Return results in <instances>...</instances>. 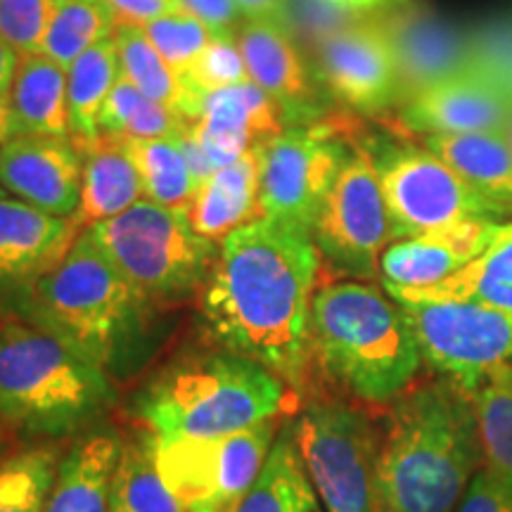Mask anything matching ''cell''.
Wrapping results in <instances>:
<instances>
[{"label": "cell", "mask_w": 512, "mask_h": 512, "mask_svg": "<svg viewBox=\"0 0 512 512\" xmlns=\"http://www.w3.org/2000/svg\"><path fill=\"white\" fill-rule=\"evenodd\" d=\"M320 264L311 233L261 216L221 242L200 292L214 342L271 370L299 401L311 389L309 320Z\"/></svg>", "instance_id": "obj_1"}, {"label": "cell", "mask_w": 512, "mask_h": 512, "mask_svg": "<svg viewBox=\"0 0 512 512\" xmlns=\"http://www.w3.org/2000/svg\"><path fill=\"white\" fill-rule=\"evenodd\" d=\"M155 304L107 259L91 228L36 287L24 323L50 332L114 380L138 375L162 344Z\"/></svg>", "instance_id": "obj_2"}, {"label": "cell", "mask_w": 512, "mask_h": 512, "mask_svg": "<svg viewBox=\"0 0 512 512\" xmlns=\"http://www.w3.org/2000/svg\"><path fill=\"white\" fill-rule=\"evenodd\" d=\"M482 465L475 408L456 384L415 382L384 411L377 448L384 512H453Z\"/></svg>", "instance_id": "obj_3"}, {"label": "cell", "mask_w": 512, "mask_h": 512, "mask_svg": "<svg viewBox=\"0 0 512 512\" xmlns=\"http://www.w3.org/2000/svg\"><path fill=\"white\" fill-rule=\"evenodd\" d=\"M311 363L342 396L384 406L418 382V342L399 302L370 280H330L311 302Z\"/></svg>", "instance_id": "obj_4"}, {"label": "cell", "mask_w": 512, "mask_h": 512, "mask_svg": "<svg viewBox=\"0 0 512 512\" xmlns=\"http://www.w3.org/2000/svg\"><path fill=\"white\" fill-rule=\"evenodd\" d=\"M297 394L271 370L228 349L181 354L147 380L131 411L155 437H223L290 413Z\"/></svg>", "instance_id": "obj_5"}, {"label": "cell", "mask_w": 512, "mask_h": 512, "mask_svg": "<svg viewBox=\"0 0 512 512\" xmlns=\"http://www.w3.org/2000/svg\"><path fill=\"white\" fill-rule=\"evenodd\" d=\"M117 384L50 332L0 320V422L24 439H64L117 403Z\"/></svg>", "instance_id": "obj_6"}, {"label": "cell", "mask_w": 512, "mask_h": 512, "mask_svg": "<svg viewBox=\"0 0 512 512\" xmlns=\"http://www.w3.org/2000/svg\"><path fill=\"white\" fill-rule=\"evenodd\" d=\"M91 233L119 273L157 309L200 297L221 242L202 238L183 209L140 200Z\"/></svg>", "instance_id": "obj_7"}, {"label": "cell", "mask_w": 512, "mask_h": 512, "mask_svg": "<svg viewBox=\"0 0 512 512\" xmlns=\"http://www.w3.org/2000/svg\"><path fill=\"white\" fill-rule=\"evenodd\" d=\"M290 430L325 512H384L377 484L380 430L366 408L316 396Z\"/></svg>", "instance_id": "obj_8"}, {"label": "cell", "mask_w": 512, "mask_h": 512, "mask_svg": "<svg viewBox=\"0 0 512 512\" xmlns=\"http://www.w3.org/2000/svg\"><path fill=\"white\" fill-rule=\"evenodd\" d=\"M280 434L268 418L223 437H155L157 470L185 512H230L252 489Z\"/></svg>", "instance_id": "obj_9"}, {"label": "cell", "mask_w": 512, "mask_h": 512, "mask_svg": "<svg viewBox=\"0 0 512 512\" xmlns=\"http://www.w3.org/2000/svg\"><path fill=\"white\" fill-rule=\"evenodd\" d=\"M392 219L394 240L470 221H503L425 145H368Z\"/></svg>", "instance_id": "obj_10"}, {"label": "cell", "mask_w": 512, "mask_h": 512, "mask_svg": "<svg viewBox=\"0 0 512 512\" xmlns=\"http://www.w3.org/2000/svg\"><path fill=\"white\" fill-rule=\"evenodd\" d=\"M311 238L320 261L335 275L373 280L394 228L368 145H351L325 197Z\"/></svg>", "instance_id": "obj_11"}, {"label": "cell", "mask_w": 512, "mask_h": 512, "mask_svg": "<svg viewBox=\"0 0 512 512\" xmlns=\"http://www.w3.org/2000/svg\"><path fill=\"white\" fill-rule=\"evenodd\" d=\"M349 147L339 126L325 119L287 126L254 147L261 216L311 233Z\"/></svg>", "instance_id": "obj_12"}, {"label": "cell", "mask_w": 512, "mask_h": 512, "mask_svg": "<svg viewBox=\"0 0 512 512\" xmlns=\"http://www.w3.org/2000/svg\"><path fill=\"white\" fill-rule=\"evenodd\" d=\"M422 363L470 396L491 368L512 363V318L458 299L399 302Z\"/></svg>", "instance_id": "obj_13"}, {"label": "cell", "mask_w": 512, "mask_h": 512, "mask_svg": "<svg viewBox=\"0 0 512 512\" xmlns=\"http://www.w3.org/2000/svg\"><path fill=\"white\" fill-rule=\"evenodd\" d=\"M316 79L323 91L361 114L399 105V76L375 10L358 15L316 43Z\"/></svg>", "instance_id": "obj_14"}, {"label": "cell", "mask_w": 512, "mask_h": 512, "mask_svg": "<svg viewBox=\"0 0 512 512\" xmlns=\"http://www.w3.org/2000/svg\"><path fill=\"white\" fill-rule=\"evenodd\" d=\"M375 15L394 53L399 107L472 67L470 31L448 22L427 5L394 0L377 8Z\"/></svg>", "instance_id": "obj_15"}, {"label": "cell", "mask_w": 512, "mask_h": 512, "mask_svg": "<svg viewBox=\"0 0 512 512\" xmlns=\"http://www.w3.org/2000/svg\"><path fill=\"white\" fill-rule=\"evenodd\" d=\"M81 233L74 219L0 197V320H24L31 297Z\"/></svg>", "instance_id": "obj_16"}, {"label": "cell", "mask_w": 512, "mask_h": 512, "mask_svg": "<svg viewBox=\"0 0 512 512\" xmlns=\"http://www.w3.org/2000/svg\"><path fill=\"white\" fill-rule=\"evenodd\" d=\"M247 74L278 102L287 126L313 124L325 114V98L292 31L280 19H242L235 34Z\"/></svg>", "instance_id": "obj_17"}, {"label": "cell", "mask_w": 512, "mask_h": 512, "mask_svg": "<svg viewBox=\"0 0 512 512\" xmlns=\"http://www.w3.org/2000/svg\"><path fill=\"white\" fill-rule=\"evenodd\" d=\"M81 174V152L69 136L19 133L0 143V188L46 214L74 219Z\"/></svg>", "instance_id": "obj_18"}, {"label": "cell", "mask_w": 512, "mask_h": 512, "mask_svg": "<svg viewBox=\"0 0 512 512\" xmlns=\"http://www.w3.org/2000/svg\"><path fill=\"white\" fill-rule=\"evenodd\" d=\"M285 128L287 121L278 102L252 79L202 95L197 119L190 121L192 136L214 174Z\"/></svg>", "instance_id": "obj_19"}, {"label": "cell", "mask_w": 512, "mask_h": 512, "mask_svg": "<svg viewBox=\"0 0 512 512\" xmlns=\"http://www.w3.org/2000/svg\"><path fill=\"white\" fill-rule=\"evenodd\" d=\"M401 124L422 136L503 133L512 117V95L475 69L427 88L401 105Z\"/></svg>", "instance_id": "obj_20"}, {"label": "cell", "mask_w": 512, "mask_h": 512, "mask_svg": "<svg viewBox=\"0 0 512 512\" xmlns=\"http://www.w3.org/2000/svg\"><path fill=\"white\" fill-rule=\"evenodd\" d=\"M503 221H470L394 240L380 259L384 290H427L477 259Z\"/></svg>", "instance_id": "obj_21"}, {"label": "cell", "mask_w": 512, "mask_h": 512, "mask_svg": "<svg viewBox=\"0 0 512 512\" xmlns=\"http://www.w3.org/2000/svg\"><path fill=\"white\" fill-rule=\"evenodd\" d=\"M124 439L95 430L64 453L50 489L46 512H110L112 486Z\"/></svg>", "instance_id": "obj_22"}, {"label": "cell", "mask_w": 512, "mask_h": 512, "mask_svg": "<svg viewBox=\"0 0 512 512\" xmlns=\"http://www.w3.org/2000/svg\"><path fill=\"white\" fill-rule=\"evenodd\" d=\"M83 159L81 200L74 221L81 230L124 214L145 197L138 169L124 140L100 133L98 140L79 147Z\"/></svg>", "instance_id": "obj_23"}, {"label": "cell", "mask_w": 512, "mask_h": 512, "mask_svg": "<svg viewBox=\"0 0 512 512\" xmlns=\"http://www.w3.org/2000/svg\"><path fill=\"white\" fill-rule=\"evenodd\" d=\"M185 214L195 233L214 242H223L233 230L261 219L256 152H245L238 162L209 176L197 188Z\"/></svg>", "instance_id": "obj_24"}, {"label": "cell", "mask_w": 512, "mask_h": 512, "mask_svg": "<svg viewBox=\"0 0 512 512\" xmlns=\"http://www.w3.org/2000/svg\"><path fill=\"white\" fill-rule=\"evenodd\" d=\"M425 147L444 159L501 219L512 216V147L503 133L425 136Z\"/></svg>", "instance_id": "obj_25"}, {"label": "cell", "mask_w": 512, "mask_h": 512, "mask_svg": "<svg viewBox=\"0 0 512 512\" xmlns=\"http://www.w3.org/2000/svg\"><path fill=\"white\" fill-rule=\"evenodd\" d=\"M394 302L411 299H458L482 304L512 318V221H503L484 252L463 271L427 290H384Z\"/></svg>", "instance_id": "obj_26"}, {"label": "cell", "mask_w": 512, "mask_h": 512, "mask_svg": "<svg viewBox=\"0 0 512 512\" xmlns=\"http://www.w3.org/2000/svg\"><path fill=\"white\" fill-rule=\"evenodd\" d=\"M19 133L27 136H69L67 69L43 53L19 55L8 88Z\"/></svg>", "instance_id": "obj_27"}, {"label": "cell", "mask_w": 512, "mask_h": 512, "mask_svg": "<svg viewBox=\"0 0 512 512\" xmlns=\"http://www.w3.org/2000/svg\"><path fill=\"white\" fill-rule=\"evenodd\" d=\"M114 43H117L121 76H126L133 86H138L147 98L169 107L171 112H176L185 121L197 119L202 100L190 91L183 76L152 46L143 27L117 24Z\"/></svg>", "instance_id": "obj_28"}, {"label": "cell", "mask_w": 512, "mask_h": 512, "mask_svg": "<svg viewBox=\"0 0 512 512\" xmlns=\"http://www.w3.org/2000/svg\"><path fill=\"white\" fill-rule=\"evenodd\" d=\"M230 512H325L290 427L278 434L261 475Z\"/></svg>", "instance_id": "obj_29"}, {"label": "cell", "mask_w": 512, "mask_h": 512, "mask_svg": "<svg viewBox=\"0 0 512 512\" xmlns=\"http://www.w3.org/2000/svg\"><path fill=\"white\" fill-rule=\"evenodd\" d=\"M119 57L114 36L88 48L67 69L69 138L76 147L100 138V112L119 79Z\"/></svg>", "instance_id": "obj_30"}, {"label": "cell", "mask_w": 512, "mask_h": 512, "mask_svg": "<svg viewBox=\"0 0 512 512\" xmlns=\"http://www.w3.org/2000/svg\"><path fill=\"white\" fill-rule=\"evenodd\" d=\"M136 164L145 200L171 209H188L200 185L192 176L178 136L171 138H121Z\"/></svg>", "instance_id": "obj_31"}, {"label": "cell", "mask_w": 512, "mask_h": 512, "mask_svg": "<svg viewBox=\"0 0 512 512\" xmlns=\"http://www.w3.org/2000/svg\"><path fill=\"white\" fill-rule=\"evenodd\" d=\"M110 512H185L159 475L152 451V434L143 430L124 441L112 486Z\"/></svg>", "instance_id": "obj_32"}, {"label": "cell", "mask_w": 512, "mask_h": 512, "mask_svg": "<svg viewBox=\"0 0 512 512\" xmlns=\"http://www.w3.org/2000/svg\"><path fill=\"white\" fill-rule=\"evenodd\" d=\"M484 467L512 482V363L491 368L470 394Z\"/></svg>", "instance_id": "obj_33"}, {"label": "cell", "mask_w": 512, "mask_h": 512, "mask_svg": "<svg viewBox=\"0 0 512 512\" xmlns=\"http://www.w3.org/2000/svg\"><path fill=\"white\" fill-rule=\"evenodd\" d=\"M117 19L105 0H57L41 53L69 69L76 57L114 36Z\"/></svg>", "instance_id": "obj_34"}, {"label": "cell", "mask_w": 512, "mask_h": 512, "mask_svg": "<svg viewBox=\"0 0 512 512\" xmlns=\"http://www.w3.org/2000/svg\"><path fill=\"white\" fill-rule=\"evenodd\" d=\"M60 446L29 444L0 460V512H46Z\"/></svg>", "instance_id": "obj_35"}, {"label": "cell", "mask_w": 512, "mask_h": 512, "mask_svg": "<svg viewBox=\"0 0 512 512\" xmlns=\"http://www.w3.org/2000/svg\"><path fill=\"white\" fill-rule=\"evenodd\" d=\"M188 124L169 107L147 98L138 86L119 74L100 112V133L114 138H171Z\"/></svg>", "instance_id": "obj_36"}, {"label": "cell", "mask_w": 512, "mask_h": 512, "mask_svg": "<svg viewBox=\"0 0 512 512\" xmlns=\"http://www.w3.org/2000/svg\"><path fill=\"white\" fill-rule=\"evenodd\" d=\"M143 31L152 41V46L181 76L188 72L190 64L200 57L202 50L214 41V34L204 27L200 19L188 15L185 10L159 17L143 27Z\"/></svg>", "instance_id": "obj_37"}, {"label": "cell", "mask_w": 512, "mask_h": 512, "mask_svg": "<svg viewBox=\"0 0 512 512\" xmlns=\"http://www.w3.org/2000/svg\"><path fill=\"white\" fill-rule=\"evenodd\" d=\"M183 79L188 83L190 91L200 100L202 95L247 81L249 74L235 38H214V41L202 50L200 57L190 64V69L183 74Z\"/></svg>", "instance_id": "obj_38"}, {"label": "cell", "mask_w": 512, "mask_h": 512, "mask_svg": "<svg viewBox=\"0 0 512 512\" xmlns=\"http://www.w3.org/2000/svg\"><path fill=\"white\" fill-rule=\"evenodd\" d=\"M57 0H0V41L19 55L41 53Z\"/></svg>", "instance_id": "obj_39"}, {"label": "cell", "mask_w": 512, "mask_h": 512, "mask_svg": "<svg viewBox=\"0 0 512 512\" xmlns=\"http://www.w3.org/2000/svg\"><path fill=\"white\" fill-rule=\"evenodd\" d=\"M472 69L512 95V15L470 31Z\"/></svg>", "instance_id": "obj_40"}, {"label": "cell", "mask_w": 512, "mask_h": 512, "mask_svg": "<svg viewBox=\"0 0 512 512\" xmlns=\"http://www.w3.org/2000/svg\"><path fill=\"white\" fill-rule=\"evenodd\" d=\"M453 512H512V482L482 465Z\"/></svg>", "instance_id": "obj_41"}, {"label": "cell", "mask_w": 512, "mask_h": 512, "mask_svg": "<svg viewBox=\"0 0 512 512\" xmlns=\"http://www.w3.org/2000/svg\"><path fill=\"white\" fill-rule=\"evenodd\" d=\"M181 10L197 17L214 38H235L242 24V12L235 0H178Z\"/></svg>", "instance_id": "obj_42"}, {"label": "cell", "mask_w": 512, "mask_h": 512, "mask_svg": "<svg viewBox=\"0 0 512 512\" xmlns=\"http://www.w3.org/2000/svg\"><path fill=\"white\" fill-rule=\"evenodd\" d=\"M117 24L147 27L155 19L181 10L178 0H105Z\"/></svg>", "instance_id": "obj_43"}, {"label": "cell", "mask_w": 512, "mask_h": 512, "mask_svg": "<svg viewBox=\"0 0 512 512\" xmlns=\"http://www.w3.org/2000/svg\"><path fill=\"white\" fill-rule=\"evenodd\" d=\"M245 19H280L283 22L285 0H235Z\"/></svg>", "instance_id": "obj_44"}, {"label": "cell", "mask_w": 512, "mask_h": 512, "mask_svg": "<svg viewBox=\"0 0 512 512\" xmlns=\"http://www.w3.org/2000/svg\"><path fill=\"white\" fill-rule=\"evenodd\" d=\"M17 60H19L17 50H12L8 43L0 41V93H8L12 76H15V69H17Z\"/></svg>", "instance_id": "obj_45"}, {"label": "cell", "mask_w": 512, "mask_h": 512, "mask_svg": "<svg viewBox=\"0 0 512 512\" xmlns=\"http://www.w3.org/2000/svg\"><path fill=\"white\" fill-rule=\"evenodd\" d=\"M15 136H19L15 112H12L8 93H0V143H5V140Z\"/></svg>", "instance_id": "obj_46"}, {"label": "cell", "mask_w": 512, "mask_h": 512, "mask_svg": "<svg viewBox=\"0 0 512 512\" xmlns=\"http://www.w3.org/2000/svg\"><path fill=\"white\" fill-rule=\"evenodd\" d=\"M8 456V439H5V425L0 422V460Z\"/></svg>", "instance_id": "obj_47"}, {"label": "cell", "mask_w": 512, "mask_h": 512, "mask_svg": "<svg viewBox=\"0 0 512 512\" xmlns=\"http://www.w3.org/2000/svg\"><path fill=\"white\" fill-rule=\"evenodd\" d=\"M503 136H505V138H508V143H510V147H512V117H510V121H508V126H505Z\"/></svg>", "instance_id": "obj_48"}, {"label": "cell", "mask_w": 512, "mask_h": 512, "mask_svg": "<svg viewBox=\"0 0 512 512\" xmlns=\"http://www.w3.org/2000/svg\"><path fill=\"white\" fill-rule=\"evenodd\" d=\"M0 197H8V192H5L3 188H0Z\"/></svg>", "instance_id": "obj_49"}]
</instances>
